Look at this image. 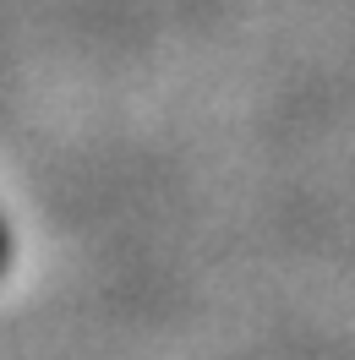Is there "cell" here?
Listing matches in <instances>:
<instances>
[{"instance_id": "cell-1", "label": "cell", "mask_w": 355, "mask_h": 360, "mask_svg": "<svg viewBox=\"0 0 355 360\" xmlns=\"http://www.w3.org/2000/svg\"><path fill=\"white\" fill-rule=\"evenodd\" d=\"M6 257H11V246H6V235H0V273H6Z\"/></svg>"}]
</instances>
